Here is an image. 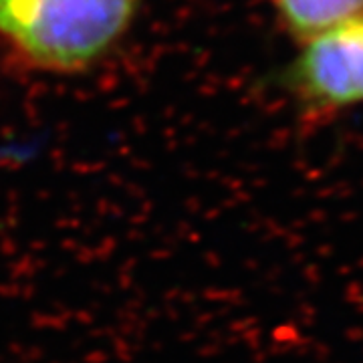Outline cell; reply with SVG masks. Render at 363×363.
Listing matches in <instances>:
<instances>
[{
	"instance_id": "6da1fadb",
	"label": "cell",
	"mask_w": 363,
	"mask_h": 363,
	"mask_svg": "<svg viewBox=\"0 0 363 363\" xmlns=\"http://www.w3.org/2000/svg\"><path fill=\"white\" fill-rule=\"evenodd\" d=\"M138 0H0V35L55 71L101 57L130 25Z\"/></svg>"
},
{
	"instance_id": "3957f363",
	"label": "cell",
	"mask_w": 363,
	"mask_h": 363,
	"mask_svg": "<svg viewBox=\"0 0 363 363\" xmlns=\"http://www.w3.org/2000/svg\"><path fill=\"white\" fill-rule=\"evenodd\" d=\"M277 4L286 23L305 37L363 13V0H277Z\"/></svg>"
},
{
	"instance_id": "7a4b0ae2",
	"label": "cell",
	"mask_w": 363,
	"mask_h": 363,
	"mask_svg": "<svg viewBox=\"0 0 363 363\" xmlns=\"http://www.w3.org/2000/svg\"><path fill=\"white\" fill-rule=\"evenodd\" d=\"M297 77L323 104L363 101V14L311 37L298 59Z\"/></svg>"
}]
</instances>
